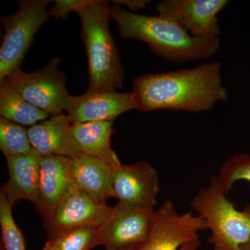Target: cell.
<instances>
[{
	"label": "cell",
	"instance_id": "cell-16",
	"mask_svg": "<svg viewBox=\"0 0 250 250\" xmlns=\"http://www.w3.org/2000/svg\"><path fill=\"white\" fill-rule=\"evenodd\" d=\"M112 172V167L92 156L80 153L71 158L70 175L72 187L100 203L114 197Z\"/></svg>",
	"mask_w": 250,
	"mask_h": 250
},
{
	"label": "cell",
	"instance_id": "cell-17",
	"mask_svg": "<svg viewBox=\"0 0 250 250\" xmlns=\"http://www.w3.org/2000/svg\"><path fill=\"white\" fill-rule=\"evenodd\" d=\"M113 122L100 121L72 124V134L79 151L103 161L112 168L121 165L112 149Z\"/></svg>",
	"mask_w": 250,
	"mask_h": 250
},
{
	"label": "cell",
	"instance_id": "cell-6",
	"mask_svg": "<svg viewBox=\"0 0 250 250\" xmlns=\"http://www.w3.org/2000/svg\"><path fill=\"white\" fill-rule=\"evenodd\" d=\"M60 61L52 58L45 67L31 73L17 69L6 80L31 104L51 116L59 114L70 95L65 85L66 77L59 69Z\"/></svg>",
	"mask_w": 250,
	"mask_h": 250
},
{
	"label": "cell",
	"instance_id": "cell-2",
	"mask_svg": "<svg viewBox=\"0 0 250 250\" xmlns=\"http://www.w3.org/2000/svg\"><path fill=\"white\" fill-rule=\"evenodd\" d=\"M111 16L122 38L146 42L153 52L169 62L210 58L220 49V38L195 37L175 21L159 15L143 16L115 5L111 7Z\"/></svg>",
	"mask_w": 250,
	"mask_h": 250
},
{
	"label": "cell",
	"instance_id": "cell-20",
	"mask_svg": "<svg viewBox=\"0 0 250 250\" xmlns=\"http://www.w3.org/2000/svg\"><path fill=\"white\" fill-rule=\"evenodd\" d=\"M100 225H86L72 229L51 240L59 250H90L101 246Z\"/></svg>",
	"mask_w": 250,
	"mask_h": 250
},
{
	"label": "cell",
	"instance_id": "cell-22",
	"mask_svg": "<svg viewBox=\"0 0 250 250\" xmlns=\"http://www.w3.org/2000/svg\"><path fill=\"white\" fill-rule=\"evenodd\" d=\"M12 207L4 195L0 193L1 250H26L24 236L13 216Z\"/></svg>",
	"mask_w": 250,
	"mask_h": 250
},
{
	"label": "cell",
	"instance_id": "cell-23",
	"mask_svg": "<svg viewBox=\"0 0 250 250\" xmlns=\"http://www.w3.org/2000/svg\"><path fill=\"white\" fill-rule=\"evenodd\" d=\"M93 0H55L54 6L49 9L50 16L54 19L67 21L69 14L90 4Z\"/></svg>",
	"mask_w": 250,
	"mask_h": 250
},
{
	"label": "cell",
	"instance_id": "cell-3",
	"mask_svg": "<svg viewBox=\"0 0 250 250\" xmlns=\"http://www.w3.org/2000/svg\"><path fill=\"white\" fill-rule=\"evenodd\" d=\"M111 7L108 1L93 0L76 12L82 22L81 36L88 59V89L97 91L123 87L124 72L109 29Z\"/></svg>",
	"mask_w": 250,
	"mask_h": 250
},
{
	"label": "cell",
	"instance_id": "cell-27",
	"mask_svg": "<svg viewBox=\"0 0 250 250\" xmlns=\"http://www.w3.org/2000/svg\"><path fill=\"white\" fill-rule=\"evenodd\" d=\"M241 250H250V241L242 247Z\"/></svg>",
	"mask_w": 250,
	"mask_h": 250
},
{
	"label": "cell",
	"instance_id": "cell-5",
	"mask_svg": "<svg viewBox=\"0 0 250 250\" xmlns=\"http://www.w3.org/2000/svg\"><path fill=\"white\" fill-rule=\"evenodd\" d=\"M49 0H23L15 14L1 17L5 32L0 47V82L20 68L34 36L50 16Z\"/></svg>",
	"mask_w": 250,
	"mask_h": 250
},
{
	"label": "cell",
	"instance_id": "cell-25",
	"mask_svg": "<svg viewBox=\"0 0 250 250\" xmlns=\"http://www.w3.org/2000/svg\"><path fill=\"white\" fill-rule=\"evenodd\" d=\"M200 241L197 239L196 241L190 242L184 245L182 248H179L178 250H198L200 248Z\"/></svg>",
	"mask_w": 250,
	"mask_h": 250
},
{
	"label": "cell",
	"instance_id": "cell-13",
	"mask_svg": "<svg viewBox=\"0 0 250 250\" xmlns=\"http://www.w3.org/2000/svg\"><path fill=\"white\" fill-rule=\"evenodd\" d=\"M71 158L42 156L39 196L35 209L43 219L44 225L52 218L59 206L72 187L70 175Z\"/></svg>",
	"mask_w": 250,
	"mask_h": 250
},
{
	"label": "cell",
	"instance_id": "cell-28",
	"mask_svg": "<svg viewBox=\"0 0 250 250\" xmlns=\"http://www.w3.org/2000/svg\"><path fill=\"white\" fill-rule=\"evenodd\" d=\"M139 246H129L120 250H136Z\"/></svg>",
	"mask_w": 250,
	"mask_h": 250
},
{
	"label": "cell",
	"instance_id": "cell-21",
	"mask_svg": "<svg viewBox=\"0 0 250 250\" xmlns=\"http://www.w3.org/2000/svg\"><path fill=\"white\" fill-rule=\"evenodd\" d=\"M217 181L220 188L228 193L233 184L240 180L250 182V155L247 153H237L223 163Z\"/></svg>",
	"mask_w": 250,
	"mask_h": 250
},
{
	"label": "cell",
	"instance_id": "cell-11",
	"mask_svg": "<svg viewBox=\"0 0 250 250\" xmlns=\"http://www.w3.org/2000/svg\"><path fill=\"white\" fill-rule=\"evenodd\" d=\"M136 109L132 92L97 91L88 89L79 96L70 95L63 111L71 124L89 122H113L130 110Z\"/></svg>",
	"mask_w": 250,
	"mask_h": 250
},
{
	"label": "cell",
	"instance_id": "cell-19",
	"mask_svg": "<svg viewBox=\"0 0 250 250\" xmlns=\"http://www.w3.org/2000/svg\"><path fill=\"white\" fill-rule=\"evenodd\" d=\"M0 149L5 158L27 154L33 149L28 129L24 126L16 124L0 118Z\"/></svg>",
	"mask_w": 250,
	"mask_h": 250
},
{
	"label": "cell",
	"instance_id": "cell-15",
	"mask_svg": "<svg viewBox=\"0 0 250 250\" xmlns=\"http://www.w3.org/2000/svg\"><path fill=\"white\" fill-rule=\"evenodd\" d=\"M72 124L64 113L52 115L28 129L32 147L42 156L73 158L80 154L72 134Z\"/></svg>",
	"mask_w": 250,
	"mask_h": 250
},
{
	"label": "cell",
	"instance_id": "cell-7",
	"mask_svg": "<svg viewBox=\"0 0 250 250\" xmlns=\"http://www.w3.org/2000/svg\"><path fill=\"white\" fill-rule=\"evenodd\" d=\"M206 229L207 223L201 216L190 211L179 213L173 202L167 200L154 211L147 241L136 250H178L200 239L199 232Z\"/></svg>",
	"mask_w": 250,
	"mask_h": 250
},
{
	"label": "cell",
	"instance_id": "cell-1",
	"mask_svg": "<svg viewBox=\"0 0 250 250\" xmlns=\"http://www.w3.org/2000/svg\"><path fill=\"white\" fill-rule=\"evenodd\" d=\"M136 109L202 113L227 101L220 62H206L189 69L146 74L133 80Z\"/></svg>",
	"mask_w": 250,
	"mask_h": 250
},
{
	"label": "cell",
	"instance_id": "cell-10",
	"mask_svg": "<svg viewBox=\"0 0 250 250\" xmlns=\"http://www.w3.org/2000/svg\"><path fill=\"white\" fill-rule=\"evenodd\" d=\"M227 0H164L156 5L158 15L172 20L195 37L220 38L218 15Z\"/></svg>",
	"mask_w": 250,
	"mask_h": 250
},
{
	"label": "cell",
	"instance_id": "cell-14",
	"mask_svg": "<svg viewBox=\"0 0 250 250\" xmlns=\"http://www.w3.org/2000/svg\"><path fill=\"white\" fill-rule=\"evenodd\" d=\"M42 155L33 148L21 155L6 158L9 179L0 193L11 206L20 200L35 204L39 196Z\"/></svg>",
	"mask_w": 250,
	"mask_h": 250
},
{
	"label": "cell",
	"instance_id": "cell-12",
	"mask_svg": "<svg viewBox=\"0 0 250 250\" xmlns=\"http://www.w3.org/2000/svg\"><path fill=\"white\" fill-rule=\"evenodd\" d=\"M113 207L94 200L72 187L59 206L53 217L45 224L48 240H52L72 229L100 225L108 218Z\"/></svg>",
	"mask_w": 250,
	"mask_h": 250
},
{
	"label": "cell",
	"instance_id": "cell-4",
	"mask_svg": "<svg viewBox=\"0 0 250 250\" xmlns=\"http://www.w3.org/2000/svg\"><path fill=\"white\" fill-rule=\"evenodd\" d=\"M226 195L215 176L192 197L190 207L207 223L212 250H241L250 241V205L236 209Z\"/></svg>",
	"mask_w": 250,
	"mask_h": 250
},
{
	"label": "cell",
	"instance_id": "cell-9",
	"mask_svg": "<svg viewBox=\"0 0 250 250\" xmlns=\"http://www.w3.org/2000/svg\"><path fill=\"white\" fill-rule=\"evenodd\" d=\"M112 185L118 203L137 208H154L160 192L157 172L145 161L113 168Z\"/></svg>",
	"mask_w": 250,
	"mask_h": 250
},
{
	"label": "cell",
	"instance_id": "cell-18",
	"mask_svg": "<svg viewBox=\"0 0 250 250\" xmlns=\"http://www.w3.org/2000/svg\"><path fill=\"white\" fill-rule=\"evenodd\" d=\"M0 115L24 126H34L51 116L29 103L6 79L0 82Z\"/></svg>",
	"mask_w": 250,
	"mask_h": 250
},
{
	"label": "cell",
	"instance_id": "cell-24",
	"mask_svg": "<svg viewBox=\"0 0 250 250\" xmlns=\"http://www.w3.org/2000/svg\"><path fill=\"white\" fill-rule=\"evenodd\" d=\"M115 5L118 6H126L129 9L130 12H138L140 10L144 9L148 4L151 2L149 0H115L113 1Z\"/></svg>",
	"mask_w": 250,
	"mask_h": 250
},
{
	"label": "cell",
	"instance_id": "cell-8",
	"mask_svg": "<svg viewBox=\"0 0 250 250\" xmlns=\"http://www.w3.org/2000/svg\"><path fill=\"white\" fill-rule=\"evenodd\" d=\"M154 208H141L118 203L99 226L101 246L105 250L140 246L147 241Z\"/></svg>",
	"mask_w": 250,
	"mask_h": 250
},
{
	"label": "cell",
	"instance_id": "cell-26",
	"mask_svg": "<svg viewBox=\"0 0 250 250\" xmlns=\"http://www.w3.org/2000/svg\"><path fill=\"white\" fill-rule=\"evenodd\" d=\"M42 250H59L57 246L54 244V242L51 240H47L45 246H44Z\"/></svg>",
	"mask_w": 250,
	"mask_h": 250
}]
</instances>
